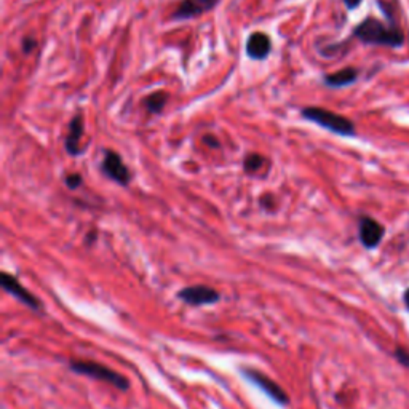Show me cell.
<instances>
[{"mask_svg": "<svg viewBox=\"0 0 409 409\" xmlns=\"http://www.w3.org/2000/svg\"><path fill=\"white\" fill-rule=\"evenodd\" d=\"M261 207H262V208H266V209H272V208H275V202H274V198H272L270 196H266V197L262 198V200H261Z\"/></svg>", "mask_w": 409, "mask_h": 409, "instance_id": "19", "label": "cell"}, {"mask_svg": "<svg viewBox=\"0 0 409 409\" xmlns=\"http://www.w3.org/2000/svg\"><path fill=\"white\" fill-rule=\"evenodd\" d=\"M69 368L77 374H84V376L98 379V381L107 382L121 392H126L130 388V381L124 374L114 371V369L104 366L96 362H89V360H71Z\"/></svg>", "mask_w": 409, "mask_h": 409, "instance_id": "3", "label": "cell"}, {"mask_svg": "<svg viewBox=\"0 0 409 409\" xmlns=\"http://www.w3.org/2000/svg\"><path fill=\"white\" fill-rule=\"evenodd\" d=\"M395 357H397L398 362H400L403 364V366L409 368V353L406 352V350H403V349L398 347L397 352H395Z\"/></svg>", "mask_w": 409, "mask_h": 409, "instance_id": "16", "label": "cell"}, {"mask_svg": "<svg viewBox=\"0 0 409 409\" xmlns=\"http://www.w3.org/2000/svg\"><path fill=\"white\" fill-rule=\"evenodd\" d=\"M360 3H362V0H344V5H345V7H347L349 10L357 8Z\"/></svg>", "mask_w": 409, "mask_h": 409, "instance_id": "20", "label": "cell"}, {"mask_svg": "<svg viewBox=\"0 0 409 409\" xmlns=\"http://www.w3.org/2000/svg\"><path fill=\"white\" fill-rule=\"evenodd\" d=\"M301 114L305 120L314 121V124L320 125L321 128L331 131V133L340 135V136H355V125L352 120H349L347 117L336 114L323 107H304L301 110Z\"/></svg>", "mask_w": 409, "mask_h": 409, "instance_id": "2", "label": "cell"}, {"mask_svg": "<svg viewBox=\"0 0 409 409\" xmlns=\"http://www.w3.org/2000/svg\"><path fill=\"white\" fill-rule=\"evenodd\" d=\"M203 143L207 144L208 148H211V149H219V145H221V144H219V141L216 138H214L213 135H207V136H204Z\"/></svg>", "mask_w": 409, "mask_h": 409, "instance_id": "18", "label": "cell"}, {"mask_svg": "<svg viewBox=\"0 0 409 409\" xmlns=\"http://www.w3.org/2000/svg\"><path fill=\"white\" fill-rule=\"evenodd\" d=\"M167 100L168 96L165 91H155V93L149 95L144 100V107L148 109L149 114H160L163 110L165 104H167Z\"/></svg>", "mask_w": 409, "mask_h": 409, "instance_id": "13", "label": "cell"}, {"mask_svg": "<svg viewBox=\"0 0 409 409\" xmlns=\"http://www.w3.org/2000/svg\"><path fill=\"white\" fill-rule=\"evenodd\" d=\"M242 374L248 379V381L262 388V390H264L275 403H279V405H288L290 397L286 395V392L275 381H272L270 377H267L266 374H262L251 368H243Z\"/></svg>", "mask_w": 409, "mask_h": 409, "instance_id": "4", "label": "cell"}, {"mask_svg": "<svg viewBox=\"0 0 409 409\" xmlns=\"http://www.w3.org/2000/svg\"><path fill=\"white\" fill-rule=\"evenodd\" d=\"M82 136H84V117L77 114L74 115V119L71 120L69 130H67V135L65 139L66 152L72 155V157L82 154V149H80Z\"/></svg>", "mask_w": 409, "mask_h": 409, "instance_id": "11", "label": "cell"}, {"mask_svg": "<svg viewBox=\"0 0 409 409\" xmlns=\"http://www.w3.org/2000/svg\"><path fill=\"white\" fill-rule=\"evenodd\" d=\"M178 298L189 305L200 307V305L216 304L218 301L221 299V294H219L216 290L209 288V286L196 285V286H187V288L179 291Z\"/></svg>", "mask_w": 409, "mask_h": 409, "instance_id": "6", "label": "cell"}, {"mask_svg": "<svg viewBox=\"0 0 409 409\" xmlns=\"http://www.w3.org/2000/svg\"><path fill=\"white\" fill-rule=\"evenodd\" d=\"M384 227L382 224H379L376 219L369 218V216H362L358 222V237L360 242L364 248L368 250H373L376 248L379 243L382 242L384 237Z\"/></svg>", "mask_w": 409, "mask_h": 409, "instance_id": "9", "label": "cell"}, {"mask_svg": "<svg viewBox=\"0 0 409 409\" xmlns=\"http://www.w3.org/2000/svg\"><path fill=\"white\" fill-rule=\"evenodd\" d=\"M36 47H37V42L34 40L32 37H24V40L21 43V48H23L24 53H31Z\"/></svg>", "mask_w": 409, "mask_h": 409, "instance_id": "17", "label": "cell"}, {"mask_svg": "<svg viewBox=\"0 0 409 409\" xmlns=\"http://www.w3.org/2000/svg\"><path fill=\"white\" fill-rule=\"evenodd\" d=\"M266 163V159L259 154H250L246 155L245 162H243V167H245L246 173H255L257 170L262 168V165Z\"/></svg>", "mask_w": 409, "mask_h": 409, "instance_id": "14", "label": "cell"}, {"mask_svg": "<svg viewBox=\"0 0 409 409\" xmlns=\"http://www.w3.org/2000/svg\"><path fill=\"white\" fill-rule=\"evenodd\" d=\"M219 0H183L179 7L174 10L172 19L176 21H186V19L198 18L203 13H208L209 10L216 7Z\"/></svg>", "mask_w": 409, "mask_h": 409, "instance_id": "8", "label": "cell"}, {"mask_svg": "<svg viewBox=\"0 0 409 409\" xmlns=\"http://www.w3.org/2000/svg\"><path fill=\"white\" fill-rule=\"evenodd\" d=\"M403 301H405V304H406V307H408V309H409V288L406 290L405 296H403Z\"/></svg>", "mask_w": 409, "mask_h": 409, "instance_id": "22", "label": "cell"}, {"mask_svg": "<svg viewBox=\"0 0 409 409\" xmlns=\"http://www.w3.org/2000/svg\"><path fill=\"white\" fill-rule=\"evenodd\" d=\"M96 240V231H93V232H89V235H86V245H91V243H93Z\"/></svg>", "mask_w": 409, "mask_h": 409, "instance_id": "21", "label": "cell"}, {"mask_svg": "<svg viewBox=\"0 0 409 409\" xmlns=\"http://www.w3.org/2000/svg\"><path fill=\"white\" fill-rule=\"evenodd\" d=\"M353 36L368 45L400 48L405 43V36L395 24H384L376 18H366L355 27Z\"/></svg>", "mask_w": 409, "mask_h": 409, "instance_id": "1", "label": "cell"}, {"mask_svg": "<svg viewBox=\"0 0 409 409\" xmlns=\"http://www.w3.org/2000/svg\"><path fill=\"white\" fill-rule=\"evenodd\" d=\"M65 183H66L67 189H71V191H75V189H79L82 186L84 179H82V176L79 173H71L65 178Z\"/></svg>", "mask_w": 409, "mask_h": 409, "instance_id": "15", "label": "cell"}, {"mask_svg": "<svg viewBox=\"0 0 409 409\" xmlns=\"http://www.w3.org/2000/svg\"><path fill=\"white\" fill-rule=\"evenodd\" d=\"M101 172L104 176H107L112 181H115L120 186H128L131 181L130 170L126 168L124 160L114 150H106L104 159L101 163Z\"/></svg>", "mask_w": 409, "mask_h": 409, "instance_id": "5", "label": "cell"}, {"mask_svg": "<svg viewBox=\"0 0 409 409\" xmlns=\"http://www.w3.org/2000/svg\"><path fill=\"white\" fill-rule=\"evenodd\" d=\"M358 80V71L355 67H345L333 74H328L325 77V85H328L329 89H344L355 84Z\"/></svg>", "mask_w": 409, "mask_h": 409, "instance_id": "12", "label": "cell"}, {"mask_svg": "<svg viewBox=\"0 0 409 409\" xmlns=\"http://www.w3.org/2000/svg\"><path fill=\"white\" fill-rule=\"evenodd\" d=\"M272 51V40L264 32H255L248 37L246 40V55L251 60L262 61L270 55Z\"/></svg>", "mask_w": 409, "mask_h": 409, "instance_id": "10", "label": "cell"}, {"mask_svg": "<svg viewBox=\"0 0 409 409\" xmlns=\"http://www.w3.org/2000/svg\"><path fill=\"white\" fill-rule=\"evenodd\" d=\"M0 283H2V288L7 291L8 294H12L13 298L21 301L23 304L31 307V309L38 310L42 307L40 301H38L32 293H29V291L24 288L21 283H19L16 277H13V275L7 274V272H3V274L0 275Z\"/></svg>", "mask_w": 409, "mask_h": 409, "instance_id": "7", "label": "cell"}]
</instances>
